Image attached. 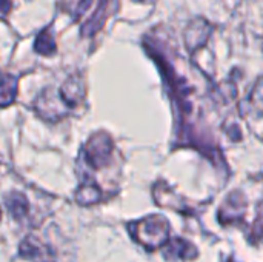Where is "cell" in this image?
Here are the masks:
<instances>
[{
    "label": "cell",
    "mask_w": 263,
    "mask_h": 262,
    "mask_svg": "<svg viewBox=\"0 0 263 262\" xmlns=\"http://www.w3.org/2000/svg\"><path fill=\"white\" fill-rule=\"evenodd\" d=\"M133 239L137 241L148 252L162 249L170 239V224L160 215L146 216L128 225Z\"/></svg>",
    "instance_id": "obj_1"
},
{
    "label": "cell",
    "mask_w": 263,
    "mask_h": 262,
    "mask_svg": "<svg viewBox=\"0 0 263 262\" xmlns=\"http://www.w3.org/2000/svg\"><path fill=\"white\" fill-rule=\"evenodd\" d=\"M114 142L108 133L99 131L89 137L83 147V158L92 170H100L111 164Z\"/></svg>",
    "instance_id": "obj_2"
},
{
    "label": "cell",
    "mask_w": 263,
    "mask_h": 262,
    "mask_svg": "<svg viewBox=\"0 0 263 262\" xmlns=\"http://www.w3.org/2000/svg\"><path fill=\"white\" fill-rule=\"evenodd\" d=\"M34 108L40 117H43L48 122H57L65 114H68V108L63 105V102L59 97V93L52 88H46L35 100Z\"/></svg>",
    "instance_id": "obj_3"
},
{
    "label": "cell",
    "mask_w": 263,
    "mask_h": 262,
    "mask_svg": "<svg viewBox=\"0 0 263 262\" xmlns=\"http://www.w3.org/2000/svg\"><path fill=\"white\" fill-rule=\"evenodd\" d=\"M57 93H59L60 100L63 102V105L68 110H72V108L79 107V103L83 102L85 96H86V86H85L83 77L79 76V74L69 76L63 82V85L59 88Z\"/></svg>",
    "instance_id": "obj_4"
},
{
    "label": "cell",
    "mask_w": 263,
    "mask_h": 262,
    "mask_svg": "<svg viewBox=\"0 0 263 262\" xmlns=\"http://www.w3.org/2000/svg\"><path fill=\"white\" fill-rule=\"evenodd\" d=\"M211 31H213V25L208 23L205 19H196V20H193L186 26L185 34H183L185 45H186L188 51L194 53L199 48H202L208 42V39L211 36Z\"/></svg>",
    "instance_id": "obj_5"
},
{
    "label": "cell",
    "mask_w": 263,
    "mask_h": 262,
    "mask_svg": "<svg viewBox=\"0 0 263 262\" xmlns=\"http://www.w3.org/2000/svg\"><path fill=\"white\" fill-rule=\"evenodd\" d=\"M18 255L31 262H54L52 250L32 235L22 241Z\"/></svg>",
    "instance_id": "obj_6"
},
{
    "label": "cell",
    "mask_w": 263,
    "mask_h": 262,
    "mask_svg": "<svg viewBox=\"0 0 263 262\" xmlns=\"http://www.w3.org/2000/svg\"><path fill=\"white\" fill-rule=\"evenodd\" d=\"M163 249V258L168 261H174V259H194L197 258V250L196 247L182 239V238H174V239H168V242L162 247Z\"/></svg>",
    "instance_id": "obj_7"
},
{
    "label": "cell",
    "mask_w": 263,
    "mask_h": 262,
    "mask_svg": "<svg viewBox=\"0 0 263 262\" xmlns=\"http://www.w3.org/2000/svg\"><path fill=\"white\" fill-rule=\"evenodd\" d=\"M245 207H247V202H245V198L242 196V193L234 191L233 195L228 196V199L225 201V204L220 208V213H219L220 222L228 224L233 221H239V218H242L245 213Z\"/></svg>",
    "instance_id": "obj_8"
},
{
    "label": "cell",
    "mask_w": 263,
    "mask_h": 262,
    "mask_svg": "<svg viewBox=\"0 0 263 262\" xmlns=\"http://www.w3.org/2000/svg\"><path fill=\"white\" fill-rule=\"evenodd\" d=\"M102 198H103L102 190H100L99 185H97L94 181H91V179H88V181H85L83 184H80V187H79V190H77V193H76L77 202H79L80 205H85V207L97 204L99 201H102Z\"/></svg>",
    "instance_id": "obj_9"
},
{
    "label": "cell",
    "mask_w": 263,
    "mask_h": 262,
    "mask_svg": "<svg viewBox=\"0 0 263 262\" xmlns=\"http://www.w3.org/2000/svg\"><path fill=\"white\" fill-rule=\"evenodd\" d=\"M18 80L12 74H0V108L9 107L17 97Z\"/></svg>",
    "instance_id": "obj_10"
},
{
    "label": "cell",
    "mask_w": 263,
    "mask_h": 262,
    "mask_svg": "<svg viewBox=\"0 0 263 262\" xmlns=\"http://www.w3.org/2000/svg\"><path fill=\"white\" fill-rule=\"evenodd\" d=\"M108 6H109V0H100L97 9L94 11V14L89 17V20H88V22L83 25V28H82V36H83V37H91V36H94V34L103 26V22H105V17H106Z\"/></svg>",
    "instance_id": "obj_11"
},
{
    "label": "cell",
    "mask_w": 263,
    "mask_h": 262,
    "mask_svg": "<svg viewBox=\"0 0 263 262\" xmlns=\"http://www.w3.org/2000/svg\"><path fill=\"white\" fill-rule=\"evenodd\" d=\"M5 202H6L8 212H9L11 216H12L14 219H17V221L23 219V218L28 215V212H29V202H28L26 196L22 195V193H18V191L9 193V195L6 196Z\"/></svg>",
    "instance_id": "obj_12"
},
{
    "label": "cell",
    "mask_w": 263,
    "mask_h": 262,
    "mask_svg": "<svg viewBox=\"0 0 263 262\" xmlns=\"http://www.w3.org/2000/svg\"><path fill=\"white\" fill-rule=\"evenodd\" d=\"M34 49H35V53H39L42 56H51L55 53V40L48 29L42 31L37 36V39L34 42Z\"/></svg>",
    "instance_id": "obj_13"
},
{
    "label": "cell",
    "mask_w": 263,
    "mask_h": 262,
    "mask_svg": "<svg viewBox=\"0 0 263 262\" xmlns=\"http://www.w3.org/2000/svg\"><path fill=\"white\" fill-rule=\"evenodd\" d=\"M11 9V0H0V14H6Z\"/></svg>",
    "instance_id": "obj_14"
},
{
    "label": "cell",
    "mask_w": 263,
    "mask_h": 262,
    "mask_svg": "<svg viewBox=\"0 0 263 262\" xmlns=\"http://www.w3.org/2000/svg\"><path fill=\"white\" fill-rule=\"evenodd\" d=\"M0 219H2V210H0Z\"/></svg>",
    "instance_id": "obj_15"
}]
</instances>
